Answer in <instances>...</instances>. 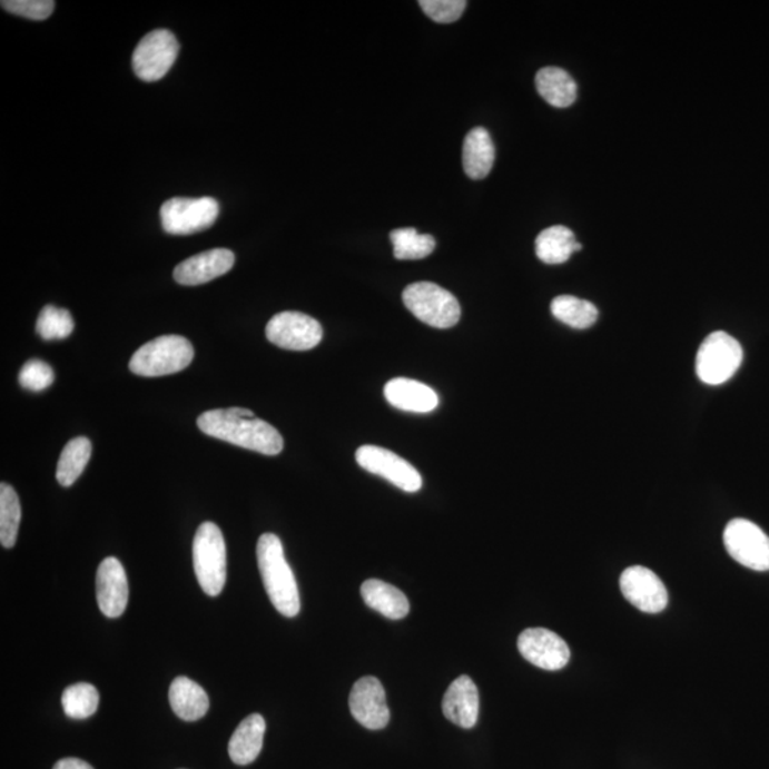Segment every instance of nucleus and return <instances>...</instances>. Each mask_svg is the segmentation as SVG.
I'll return each mask as SVG.
<instances>
[{"instance_id": "1", "label": "nucleus", "mask_w": 769, "mask_h": 769, "mask_svg": "<svg viewBox=\"0 0 769 769\" xmlns=\"http://www.w3.org/2000/svg\"><path fill=\"white\" fill-rule=\"evenodd\" d=\"M197 425L203 434L263 455H279L284 450L282 434L244 407L204 412Z\"/></svg>"}, {"instance_id": "2", "label": "nucleus", "mask_w": 769, "mask_h": 769, "mask_svg": "<svg viewBox=\"0 0 769 769\" xmlns=\"http://www.w3.org/2000/svg\"><path fill=\"white\" fill-rule=\"evenodd\" d=\"M257 560L264 588L274 608L285 618H295L302 610L297 580L285 559L282 540L273 533L263 534L257 543Z\"/></svg>"}, {"instance_id": "3", "label": "nucleus", "mask_w": 769, "mask_h": 769, "mask_svg": "<svg viewBox=\"0 0 769 769\" xmlns=\"http://www.w3.org/2000/svg\"><path fill=\"white\" fill-rule=\"evenodd\" d=\"M195 358L190 341L180 335H162L136 351L129 368L139 376H165L186 369Z\"/></svg>"}, {"instance_id": "4", "label": "nucleus", "mask_w": 769, "mask_h": 769, "mask_svg": "<svg viewBox=\"0 0 769 769\" xmlns=\"http://www.w3.org/2000/svg\"><path fill=\"white\" fill-rule=\"evenodd\" d=\"M193 563L204 593L211 598L220 594L227 579V550L216 523L204 522L197 529L193 542Z\"/></svg>"}, {"instance_id": "5", "label": "nucleus", "mask_w": 769, "mask_h": 769, "mask_svg": "<svg viewBox=\"0 0 769 769\" xmlns=\"http://www.w3.org/2000/svg\"><path fill=\"white\" fill-rule=\"evenodd\" d=\"M404 304L422 323L447 329L460 323L462 309L455 295L434 283H415L405 288Z\"/></svg>"}, {"instance_id": "6", "label": "nucleus", "mask_w": 769, "mask_h": 769, "mask_svg": "<svg viewBox=\"0 0 769 769\" xmlns=\"http://www.w3.org/2000/svg\"><path fill=\"white\" fill-rule=\"evenodd\" d=\"M742 358V346L735 336L717 331L702 341L696 361L697 375L707 385L724 384L736 375Z\"/></svg>"}, {"instance_id": "7", "label": "nucleus", "mask_w": 769, "mask_h": 769, "mask_svg": "<svg viewBox=\"0 0 769 769\" xmlns=\"http://www.w3.org/2000/svg\"><path fill=\"white\" fill-rule=\"evenodd\" d=\"M220 206L211 197H175L161 206L162 228L171 236H190L208 230L216 223Z\"/></svg>"}, {"instance_id": "8", "label": "nucleus", "mask_w": 769, "mask_h": 769, "mask_svg": "<svg viewBox=\"0 0 769 769\" xmlns=\"http://www.w3.org/2000/svg\"><path fill=\"white\" fill-rule=\"evenodd\" d=\"M724 544L736 562L756 572L769 570V538L756 523L735 519L727 524Z\"/></svg>"}, {"instance_id": "9", "label": "nucleus", "mask_w": 769, "mask_h": 769, "mask_svg": "<svg viewBox=\"0 0 769 769\" xmlns=\"http://www.w3.org/2000/svg\"><path fill=\"white\" fill-rule=\"evenodd\" d=\"M180 45L175 33L167 29L152 30L140 40L134 53V69L137 78L157 81L175 65Z\"/></svg>"}, {"instance_id": "10", "label": "nucleus", "mask_w": 769, "mask_h": 769, "mask_svg": "<svg viewBox=\"0 0 769 769\" xmlns=\"http://www.w3.org/2000/svg\"><path fill=\"white\" fill-rule=\"evenodd\" d=\"M269 343L288 351H309L323 341L324 331L317 319L307 314L285 310L274 315L267 324Z\"/></svg>"}, {"instance_id": "11", "label": "nucleus", "mask_w": 769, "mask_h": 769, "mask_svg": "<svg viewBox=\"0 0 769 769\" xmlns=\"http://www.w3.org/2000/svg\"><path fill=\"white\" fill-rule=\"evenodd\" d=\"M356 462L372 475L381 476L407 493L420 492L421 473L410 462L384 447L365 445L356 451Z\"/></svg>"}, {"instance_id": "12", "label": "nucleus", "mask_w": 769, "mask_h": 769, "mask_svg": "<svg viewBox=\"0 0 769 769\" xmlns=\"http://www.w3.org/2000/svg\"><path fill=\"white\" fill-rule=\"evenodd\" d=\"M625 600L644 613H661L669 604V593L659 575L643 566L625 569L620 578Z\"/></svg>"}, {"instance_id": "13", "label": "nucleus", "mask_w": 769, "mask_h": 769, "mask_svg": "<svg viewBox=\"0 0 769 769\" xmlns=\"http://www.w3.org/2000/svg\"><path fill=\"white\" fill-rule=\"evenodd\" d=\"M517 649L529 663L548 671L562 670L570 660L566 641L548 629L524 630L519 635Z\"/></svg>"}, {"instance_id": "14", "label": "nucleus", "mask_w": 769, "mask_h": 769, "mask_svg": "<svg viewBox=\"0 0 769 769\" xmlns=\"http://www.w3.org/2000/svg\"><path fill=\"white\" fill-rule=\"evenodd\" d=\"M349 710L355 720L368 730H382L388 726L391 711L381 681L375 677L356 681L349 696Z\"/></svg>"}, {"instance_id": "15", "label": "nucleus", "mask_w": 769, "mask_h": 769, "mask_svg": "<svg viewBox=\"0 0 769 769\" xmlns=\"http://www.w3.org/2000/svg\"><path fill=\"white\" fill-rule=\"evenodd\" d=\"M96 598L101 613L109 619L120 618L129 603V583L124 564L116 558L100 563L96 574Z\"/></svg>"}, {"instance_id": "16", "label": "nucleus", "mask_w": 769, "mask_h": 769, "mask_svg": "<svg viewBox=\"0 0 769 769\" xmlns=\"http://www.w3.org/2000/svg\"><path fill=\"white\" fill-rule=\"evenodd\" d=\"M236 264V256L231 249L214 248L210 252L197 254L175 268V279L178 284L195 287L213 282L227 274Z\"/></svg>"}, {"instance_id": "17", "label": "nucleus", "mask_w": 769, "mask_h": 769, "mask_svg": "<svg viewBox=\"0 0 769 769\" xmlns=\"http://www.w3.org/2000/svg\"><path fill=\"white\" fill-rule=\"evenodd\" d=\"M443 714L461 728H473L479 717V691L471 677L462 676L450 686L442 702Z\"/></svg>"}, {"instance_id": "18", "label": "nucleus", "mask_w": 769, "mask_h": 769, "mask_svg": "<svg viewBox=\"0 0 769 769\" xmlns=\"http://www.w3.org/2000/svg\"><path fill=\"white\" fill-rule=\"evenodd\" d=\"M384 394L396 410L412 414H430L440 405V396L431 386L410 378L391 379L385 385Z\"/></svg>"}, {"instance_id": "19", "label": "nucleus", "mask_w": 769, "mask_h": 769, "mask_svg": "<svg viewBox=\"0 0 769 769\" xmlns=\"http://www.w3.org/2000/svg\"><path fill=\"white\" fill-rule=\"evenodd\" d=\"M463 168L472 180H482L495 165L496 149L491 135L483 127L469 131L462 150Z\"/></svg>"}, {"instance_id": "20", "label": "nucleus", "mask_w": 769, "mask_h": 769, "mask_svg": "<svg viewBox=\"0 0 769 769\" xmlns=\"http://www.w3.org/2000/svg\"><path fill=\"white\" fill-rule=\"evenodd\" d=\"M266 720L263 716L252 714L244 718L241 724L234 731L228 753L237 766H248L257 760L263 750L264 735H266Z\"/></svg>"}, {"instance_id": "21", "label": "nucleus", "mask_w": 769, "mask_h": 769, "mask_svg": "<svg viewBox=\"0 0 769 769\" xmlns=\"http://www.w3.org/2000/svg\"><path fill=\"white\" fill-rule=\"evenodd\" d=\"M364 602L372 610L378 611L386 619L401 620L410 613V602L406 595L395 585L369 579L361 588Z\"/></svg>"}, {"instance_id": "22", "label": "nucleus", "mask_w": 769, "mask_h": 769, "mask_svg": "<svg viewBox=\"0 0 769 769\" xmlns=\"http://www.w3.org/2000/svg\"><path fill=\"white\" fill-rule=\"evenodd\" d=\"M168 700L176 716L185 721L200 720L210 708L206 690L187 677H177L171 682Z\"/></svg>"}, {"instance_id": "23", "label": "nucleus", "mask_w": 769, "mask_h": 769, "mask_svg": "<svg viewBox=\"0 0 769 769\" xmlns=\"http://www.w3.org/2000/svg\"><path fill=\"white\" fill-rule=\"evenodd\" d=\"M580 249H582V244L575 241L573 231L564 226L549 227L536 238V256L540 262L549 266H559L569 262V258Z\"/></svg>"}, {"instance_id": "24", "label": "nucleus", "mask_w": 769, "mask_h": 769, "mask_svg": "<svg viewBox=\"0 0 769 769\" xmlns=\"http://www.w3.org/2000/svg\"><path fill=\"white\" fill-rule=\"evenodd\" d=\"M536 88L539 95L558 109L572 106L578 99V85L572 76L566 70L552 66L538 71Z\"/></svg>"}, {"instance_id": "25", "label": "nucleus", "mask_w": 769, "mask_h": 769, "mask_svg": "<svg viewBox=\"0 0 769 769\" xmlns=\"http://www.w3.org/2000/svg\"><path fill=\"white\" fill-rule=\"evenodd\" d=\"M550 309L554 318L574 329L590 328L599 318V309L594 304L573 295H560L554 298Z\"/></svg>"}, {"instance_id": "26", "label": "nucleus", "mask_w": 769, "mask_h": 769, "mask_svg": "<svg viewBox=\"0 0 769 769\" xmlns=\"http://www.w3.org/2000/svg\"><path fill=\"white\" fill-rule=\"evenodd\" d=\"M91 456V442L88 437H75L65 446L56 469V479L60 485L69 487L83 473Z\"/></svg>"}, {"instance_id": "27", "label": "nucleus", "mask_w": 769, "mask_h": 769, "mask_svg": "<svg viewBox=\"0 0 769 769\" xmlns=\"http://www.w3.org/2000/svg\"><path fill=\"white\" fill-rule=\"evenodd\" d=\"M394 256L398 259H422L435 252L436 241L430 234H420L415 228H400L391 233Z\"/></svg>"}, {"instance_id": "28", "label": "nucleus", "mask_w": 769, "mask_h": 769, "mask_svg": "<svg viewBox=\"0 0 769 769\" xmlns=\"http://www.w3.org/2000/svg\"><path fill=\"white\" fill-rule=\"evenodd\" d=\"M22 509L18 493L8 483L0 485V543L3 548L14 546L18 539Z\"/></svg>"}, {"instance_id": "29", "label": "nucleus", "mask_w": 769, "mask_h": 769, "mask_svg": "<svg viewBox=\"0 0 769 769\" xmlns=\"http://www.w3.org/2000/svg\"><path fill=\"white\" fill-rule=\"evenodd\" d=\"M99 700V691L89 682L70 686L62 694L66 716L75 718V720H85V718L93 716L98 711Z\"/></svg>"}, {"instance_id": "30", "label": "nucleus", "mask_w": 769, "mask_h": 769, "mask_svg": "<svg viewBox=\"0 0 769 769\" xmlns=\"http://www.w3.org/2000/svg\"><path fill=\"white\" fill-rule=\"evenodd\" d=\"M73 329L75 321L69 310L53 305H46L36 323V331L46 341L68 338Z\"/></svg>"}, {"instance_id": "31", "label": "nucleus", "mask_w": 769, "mask_h": 769, "mask_svg": "<svg viewBox=\"0 0 769 769\" xmlns=\"http://www.w3.org/2000/svg\"><path fill=\"white\" fill-rule=\"evenodd\" d=\"M55 372L52 366L45 361L30 359L22 366L19 374V384L30 392H42L53 384Z\"/></svg>"}, {"instance_id": "32", "label": "nucleus", "mask_w": 769, "mask_h": 769, "mask_svg": "<svg viewBox=\"0 0 769 769\" xmlns=\"http://www.w3.org/2000/svg\"><path fill=\"white\" fill-rule=\"evenodd\" d=\"M420 7L434 22L452 23L465 12L467 2L465 0H421Z\"/></svg>"}, {"instance_id": "33", "label": "nucleus", "mask_w": 769, "mask_h": 769, "mask_svg": "<svg viewBox=\"0 0 769 769\" xmlns=\"http://www.w3.org/2000/svg\"><path fill=\"white\" fill-rule=\"evenodd\" d=\"M52 0H3L2 8L9 13L32 20H45L53 13Z\"/></svg>"}, {"instance_id": "34", "label": "nucleus", "mask_w": 769, "mask_h": 769, "mask_svg": "<svg viewBox=\"0 0 769 769\" xmlns=\"http://www.w3.org/2000/svg\"><path fill=\"white\" fill-rule=\"evenodd\" d=\"M53 769H95L90 763L79 760V758H65L56 762Z\"/></svg>"}]
</instances>
